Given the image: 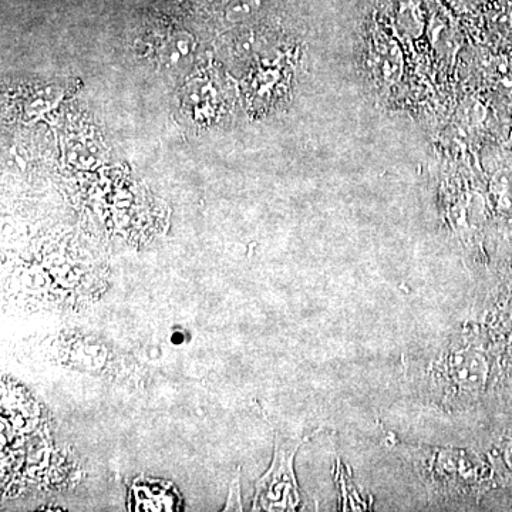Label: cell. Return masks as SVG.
<instances>
[{
  "mask_svg": "<svg viewBox=\"0 0 512 512\" xmlns=\"http://www.w3.org/2000/svg\"><path fill=\"white\" fill-rule=\"evenodd\" d=\"M241 495H239V473L232 480L231 490H229L228 501L225 504L224 511H242Z\"/></svg>",
  "mask_w": 512,
  "mask_h": 512,
  "instance_id": "obj_3",
  "label": "cell"
},
{
  "mask_svg": "<svg viewBox=\"0 0 512 512\" xmlns=\"http://www.w3.org/2000/svg\"><path fill=\"white\" fill-rule=\"evenodd\" d=\"M134 485V505L136 511H173L177 495L168 494L160 485Z\"/></svg>",
  "mask_w": 512,
  "mask_h": 512,
  "instance_id": "obj_2",
  "label": "cell"
},
{
  "mask_svg": "<svg viewBox=\"0 0 512 512\" xmlns=\"http://www.w3.org/2000/svg\"><path fill=\"white\" fill-rule=\"evenodd\" d=\"M303 440L276 441L274 461L261 480L256 481L254 511H291L301 503L293 458Z\"/></svg>",
  "mask_w": 512,
  "mask_h": 512,
  "instance_id": "obj_1",
  "label": "cell"
}]
</instances>
